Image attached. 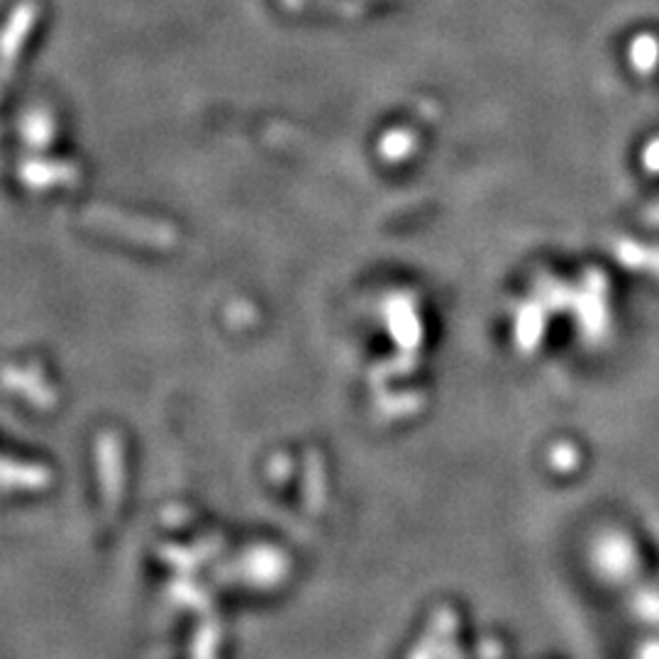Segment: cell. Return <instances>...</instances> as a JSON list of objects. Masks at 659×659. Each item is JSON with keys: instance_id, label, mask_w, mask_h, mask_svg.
<instances>
[{"instance_id": "obj_1", "label": "cell", "mask_w": 659, "mask_h": 659, "mask_svg": "<svg viewBox=\"0 0 659 659\" xmlns=\"http://www.w3.org/2000/svg\"><path fill=\"white\" fill-rule=\"evenodd\" d=\"M610 251H614L620 267L632 271H650L659 277V247L642 245L632 237H618L610 243Z\"/></svg>"}, {"instance_id": "obj_2", "label": "cell", "mask_w": 659, "mask_h": 659, "mask_svg": "<svg viewBox=\"0 0 659 659\" xmlns=\"http://www.w3.org/2000/svg\"><path fill=\"white\" fill-rule=\"evenodd\" d=\"M628 62L635 74L652 76L659 69V38L652 32L635 34L628 47Z\"/></svg>"}, {"instance_id": "obj_3", "label": "cell", "mask_w": 659, "mask_h": 659, "mask_svg": "<svg viewBox=\"0 0 659 659\" xmlns=\"http://www.w3.org/2000/svg\"><path fill=\"white\" fill-rule=\"evenodd\" d=\"M640 164L642 169L650 176H659V137H652L647 145L642 147L640 154Z\"/></svg>"}, {"instance_id": "obj_4", "label": "cell", "mask_w": 659, "mask_h": 659, "mask_svg": "<svg viewBox=\"0 0 659 659\" xmlns=\"http://www.w3.org/2000/svg\"><path fill=\"white\" fill-rule=\"evenodd\" d=\"M642 218H645V223L650 225V227H659V198L645 208Z\"/></svg>"}]
</instances>
